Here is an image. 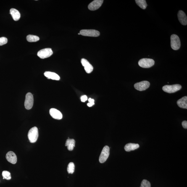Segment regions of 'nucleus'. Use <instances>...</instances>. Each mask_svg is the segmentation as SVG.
<instances>
[{
	"label": "nucleus",
	"mask_w": 187,
	"mask_h": 187,
	"mask_svg": "<svg viewBox=\"0 0 187 187\" xmlns=\"http://www.w3.org/2000/svg\"><path fill=\"white\" fill-rule=\"evenodd\" d=\"M38 136V130L36 127L31 129L28 133V137L31 143H33L36 142Z\"/></svg>",
	"instance_id": "nucleus-1"
},
{
	"label": "nucleus",
	"mask_w": 187,
	"mask_h": 187,
	"mask_svg": "<svg viewBox=\"0 0 187 187\" xmlns=\"http://www.w3.org/2000/svg\"><path fill=\"white\" fill-rule=\"evenodd\" d=\"M171 46L172 49L175 50L180 49V38L176 34H172L170 37Z\"/></svg>",
	"instance_id": "nucleus-2"
},
{
	"label": "nucleus",
	"mask_w": 187,
	"mask_h": 187,
	"mask_svg": "<svg viewBox=\"0 0 187 187\" xmlns=\"http://www.w3.org/2000/svg\"><path fill=\"white\" fill-rule=\"evenodd\" d=\"M154 60L149 58H143L139 61L138 64L143 68H148L153 66L155 64Z\"/></svg>",
	"instance_id": "nucleus-3"
},
{
	"label": "nucleus",
	"mask_w": 187,
	"mask_h": 187,
	"mask_svg": "<svg viewBox=\"0 0 187 187\" xmlns=\"http://www.w3.org/2000/svg\"><path fill=\"white\" fill-rule=\"evenodd\" d=\"M182 87L179 84L173 85H166L162 87V90L168 93H172L179 91Z\"/></svg>",
	"instance_id": "nucleus-4"
},
{
	"label": "nucleus",
	"mask_w": 187,
	"mask_h": 187,
	"mask_svg": "<svg viewBox=\"0 0 187 187\" xmlns=\"http://www.w3.org/2000/svg\"><path fill=\"white\" fill-rule=\"evenodd\" d=\"M109 155V148L107 146L104 147L99 157V162L103 163L106 162Z\"/></svg>",
	"instance_id": "nucleus-5"
},
{
	"label": "nucleus",
	"mask_w": 187,
	"mask_h": 187,
	"mask_svg": "<svg viewBox=\"0 0 187 187\" xmlns=\"http://www.w3.org/2000/svg\"><path fill=\"white\" fill-rule=\"evenodd\" d=\"M53 53L52 50L51 48H45L38 51L37 55L40 58L43 59L50 57Z\"/></svg>",
	"instance_id": "nucleus-6"
},
{
	"label": "nucleus",
	"mask_w": 187,
	"mask_h": 187,
	"mask_svg": "<svg viewBox=\"0 0 187 187\" xmlns=\"http://www.w3.org/2000/svg\"><path fill=\"white\" fill-rule=\"evenodd\" d=\"M34 103V98L33 95L31 93H28L26 95L25 106V109H30L33 107Z\"/></svg>",
	"instance_id": "nucleus-7"
},
{
	"label": "nucleus",
	"mask_w": 187,
	"mask_h": 187,
	"mask_svg": "<svg viewBox=\"0 0 187 187\" xmlns=\"http://www.w3.org/2000/svg\"><path fill=\"white\" fill-rule=\"evenodd\" d=\"M80 35L84 36L98 37L99 36V31L94 30H83L80 31Z\"/></svg>",
	"instance_id": "nucleus-8"
},
{
	"label": "nucleus",
	"mask_w": 187,
	"mask_h": 187,
	"mask_svg": "<svg viewBox=\"0 0 187 187\" xmlns=\"http://www.w3.org/2000/svg\"><path fill=\"white\" fill-rule=\"evenodd\" d=\"M150 83L147 81H143L135 84L134 87L138 91H145L149 88Z\"/></svg>",
	"instance_id": "nucleus-9"
},
{
	"label": "nucleus",
	"mask_w": 187,
	"mask_h": 187,
	"mask_svg": "<svg viewBox=\"0 0 187 187\" xmlns=\"http://www.w3.org/2000/svg\"><path fill=\"white\" fill-rule=\"evenodd\" d=\"M103 0H95L93 1L88 6V9L92 11H95L99 9L102 5Z\"/></svg>",
	"instance_id": "nucleus-10"
},
{
	"label": "nucleus",
	"mask_w": 187,
	"mask_h": 187,
	"mask_svg": "<svg viewBox=\"0 0 187 187\" xmlns=\"http://www.w3.org/2000/svg\"><path fill=\"white\" fill-rule=\"evenodd\" d=\"M81 62L82 65L84 67L85 70L87 73H91L93 71V66L86 59L84 58L82 59Z\"/></svg>",
	"instance_id": "nucleus-11"
},
{
	"label": "nucleus",
	"mask_w": 187,
	"mask_h": 187,
	"mask_svg": "<svg viewBox=\"0 0 187 187\" xmlns=\"http://www.w3.org/2000/svg\"><path fill=\"white\" fill-rule=\"evenodd\" d=\"M6 158L8 162L12 164H15L17 162V155L13 152L9 151L6 155Z\"/></svg>",
	"instance_id": "nucleus-12"
},
{
	"label": "nucleus",
	"mask_w": 187,
	"mask_h": 187,
	"mask_svg": "<svg viewBox=\"0 0 187 187\" xmlns=\"http://www.w3.org/2000/svg\"><path fill=\"white\" fill-rule=\"evenodd\" d=\"M50 114L53 118L57 120H61L62 118V115L60 111L56 109L52 108L50 109Z\"/></svg>",
	"instance_id": "nucleus-13"
},
{
	"label": "nucleus",
	"mask_w": 187,
	"mask_h": 187,
	"mask_svg": "<svg viewBox=\"0 0 187 187\" xmlns=\"http://www.w3.org/2000/svg\"><path fill=\"white\" fill-rule=\"evenodd\" d=\"M178 18L179 21L182 25H187V18L186 14L183 11L180 10L178 13Z\"/></svg>",
	"instance_id": "nucleus-14"
},
{
	"label": "nucleus",
	"mask_w": 187,
	"mask_h": 187,
	"mask_svg": "<svg viewBox=\"0 0 187 187\" xmlns=\"http://www.w3.org/2000/svg\"><path fill=\"white\" fill-rule=\"evenodd\" d=\"M44 75L49 79L56 80H59L60 79L59 76L54 72H44Z\"/></svg>",
	"instance_id": "nucleus-15"
},
{
	"label": "nucleus",
	"mask_w": 187,
	"mask_h": 187,
	"mask_svg": "<svg viewBox=\"0 0 187 187\" xmlns=\"http://www.w3.org/2000/svg\"><path fill=\"white\" fill-rule=\"evenodd\" d=\"M177 105L181 108L187 109V97L185 96L177 101Z\"/></svg>",
	"instance_id": "nucleus-16"
},
{
	"label": "nucleus",
	"mask_w": 187,
	"mask_h": 187,
	"mask_svg": "<svg viewBox=\"0 0 187 187\" xmlns=\"http://www.w3.org/2000/svg\"><path fill=\"white\" fill-rule=\"evenodd\" d=\"M139 147V145L133 143H128L125 147V150L127 152L134 151Z\"/></svg>",
	"instance_id": "nucleus-17"
},
{
	"label": "nucleus",
	"mask_w": 187,
	"mask_h": 187,
	"mask_svg": "<svg viewBox=\"0 0 187 187\" xmlns=\"http://www.w3.org/2000/svg\"><path fill=\"white\" fill-rule=\"evenodd\" d=\"M10 13L14 21H17L20 19L21 17L20 13L17 9H11L10 10Z\"/></svg>",
	"instance_id": "nucleus-18"
},
{
	"label": "nucleus",
	"mask_w": 187,
	"mask_h": 187,
	"mask_svg": "<svg viewBox=\"0 0 187 187\" xmlns=\"http://www.w3.org/2000/svg\"><path fill=\"white\" fill-rule=\"evenodd\" d=\"M75 141L74 139H68L66 141L65 146H67V149L69 151H72L75 147Z\"/></svg>",
	"instance_id": "nucleus-19"
},
{
	"label": "nucleus",
	"mask_w": 187,
	"mask_h": 187,
	"mask_svg": "<svg viewBox=\"0 0 187 187\" xmlns=\"http://www.w3.org/2000/svg\"><path fill=\"white\" fill-rule=\"evenodd\" d=\"M135 1L137 5L143 9H145L147 7V5L145 0H136Z\"/></svg>",
	"instance_id": "nucleus-20"
},
{
	"label": "nucleus",
	"mask_w": 187,
	"mask_h": 187,
	"mask_svg": "<svg viewBox=\"0 0 187 187\" xmlns=\"http://www.w3.org/2000/svg\"><path fill=\"white\" fill-rule=\"evenodd\" d=\"M27 41L30 42H36L39 40V37L36 35H29L27 37Z\"/></svg>",
	"instance_id": "nucleus-21"
},
{
	"label": "nucleus",
	"mask_w": 187,
	"mask_h": 187,
	"mask_svg": "<svg viewBox=\"0 0 187 187\" xmlns=\"http://www.w3.org/2000/svg\"><path fill=\"white\" fill-rule=\"evenodd\" d=\"M75 165L73 162L69 163L67 167V172L69 174H73L75 171Z\"/></svg>",
	"instance_id": "nucleus-22"
},
{
	"label": "nucleus",
	"mask_w": 187,
	"mask_h": 187,
	"mask_svg": "<svg viewBox=\"0 0 187 187\" xmlns=\"http://www.w3.org/2000/svg\"><path fill=\"white\" fill-rule=\"evenodd\" d=\"M2 176L3 179H5L7 180H10L11 178V173L7 171H4L2 172Z\"/></svg>",
	"instance_id": "nucleus-23"
},
{
	"label": "nucleus",
	"mask_w": 187,
	"mask_h": 187,
	"mask_svg": "<svg viewBox=\"0 0 187 187\" xmlns=\"http://www.w3.org/2000/svg\"><path fill=\"white\" fill-rule=\"evenodd\" d=\"M140 187H151V184L147 180H143L141 182Z\"/></svg>",
	"instance_id": "nucleus-24"
},
{
	"label": "nucleus",
	"mask_w": 187,
	"mask_h": 187,
	"mask_svg": "<svg viewBox=\"0 0 187 187\" xmlns=\"http://www.w3.org/2000/svg\"><path fill=\"white\" fill-rule=\"evenodd\" d=\"M8 40L6 37H2L0 38V46L6 44L7 43Z\"/></svg>",
	"instance_id": "nucleus-25"
},
{
	"label": "nucleus",
	"mask_w": 187,
	"mask_h": 187,
	"mask_svg": "<svg viewBox=\"0 0 187 187\" xmlns=\"http://www.w3.org/2000/svg\"><path fill=\"white\" fill-rule=\"evenodd\" d=\"M88 101L89 103L87 104L88 107H91L94 104V100L93 99H92L91 98H89L88 99Z\"/></svg>",
	"instance_id": "nucleus-26"
},
{
	"label": "nucleus",
	"mask_w": 187,
	"mask_h": 187,
	"mask_svg": "<svg viewBox=\"0 0 187 187\" xmlns=\"http://www.w3.org/2000/svg\"><path fill=\"white\" fill-rule=\"evenodd\" d=\"M81 100L82 102H84L85 101L88 100V98L86 95H83L81 96Z\"/></svg>",
	"instance_id": "nucleus-27"
},
{
	"label": "nucleus",
	"mask_w": 187,
	"mask_h": 187,
	"mask_svg": "<svg viewBox=\"0 0 187 187\" xmlns=\"http://www.w3.org/2000/svg\"><path fill=\"white\" fill-rule=\"evenodd\" d=\"M182 126L185 129H187V121H184L182 122Z\"/></svg>",
	"instance_id": "nucleus-28"
},
{
	"label": "nucleus",
	"mask_w": 187,
	"mask_h": 187,
	"mask_svg": "<svg viewBox=\"0 0 187 187\" xmlns=\"http://www.w3.org/2000/svg\"><path fill=\"white\" fill-rule=\"evenodd\" d=\"M78 34V35H80V33H79Z\"/></svg>",
	"instance_id": "nucleus-29"
}]
</instances>
